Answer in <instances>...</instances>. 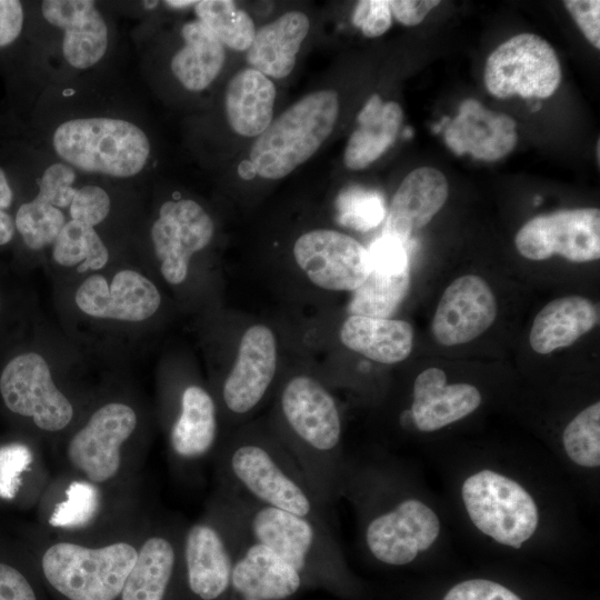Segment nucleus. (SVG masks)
<instances>
[{
  "label": "nucleus",
  "mask_w": 600,
  "mask_h": 600,
  "mask_svg": "<svg viewBox=\"0 0 600 600\" xmlns=\"http://www.w3.org/2000/svg\"><path fill=\"white\" fill-rule=\"evenodd\" d=\"M0 394L8 410L31 419L49 433L64 430L74 417L71 401L56 386L47 361L36 352L18 354L6 364Z\"/></svg>",
  "instance_id": "nucleus-11"
},
{
  "label": "nucleus",
  "mask_w": 600,
  "mask_h": 600,
  "mask_svg": "<svg viewBox=\"0 0 600 600\" xmlns=\"http://www.w3.org/2000/svg\"><path fill=\"white\" fill-rule=\"evenodd\" d=\"M481 403V393L470 383H448L444 371L431 367L413 383L409 414L422 432L437 431L471 414Z\"/></svg>",
  "instance_id": "nucleus-26"
},
{
  "label": "nucleus",
  "mask_w": 600,
  "mask_h": 600,
  "mask_svg": "<svg viewBox=\"0 0 600 600\" xmlns=\"http://www.w3.org/2000/svg\"><path fill=\"white\" fill-rule=\"evenodd\" d=\"M340 340L370 360L393 364L409 357L413 329L404 320L351 314L341 326Z\"/></svg>",
  "instance_id": "nucleus-29"
},
{
  "label": "nucleus",
  "mask_w": 600,
  "mask_h": 600,
  "mask_svg": "<svg viewBox=\"0 0 600 600\" xmlns=\"http://www.w3.org/2000/svg\"><path fill=\"white\" fill-rule=\"evenodd\" d=\"M12 201V188L4 170L0 167V246L9 243L14 236V219L7 211L11 207Z\"/></svg>",
  "instance_id": "nucleus-48"
},
{
  "label": "nucleus",
  "mask_w": 600,
  "mask_h": 600,
  "mask_svg": "<svg viewBox=\"0 0 600 600\" xmlns=\"http://www.w3.org/2000/svg\"><path fill=\"white\" fill-rule=\"evenodd\" d=\"M338 208L340 222L361 231L377 227L384 217L381 196L358 188L342 193L338 200Z\"/></svg>",
  "instance_id": "nucleus-38"
},
{
  "label": "nucleus",
  "mask_w": 600,
  "mask_h": 600,
  "mask_svg": "<svg viewBox=\"0 0 600 600\" xmlns=\"http://www.w3.org/2000/svg\"><path fill=\"white\" fill-rule=\"evenodd\" d=\"M111 200L108 192L97 184H84L77 188L69 206L72 220L90 227L101 223L109 214Z\"/></svg>",
  "instance_id": "nucleus-40"
},
{
  "label": "nucleus",
  "mask_w": 600,
  "mask_h": 600,
  "mask_svg": "<svg viewBox=\"0 0 600 600\" xmlns=\"http://www.w3.org/2000/svg\"><path fill=\"white\" fill-rule=\"evenodd\" d=\"M352 23L368 38L383 34L392 24L389 0L359 1L352 13Z\"/></svg>",
  "instance_id": "nucleus-43"
},
{
  "label": "nucleus",
  "mask_w": 600,
  "mask_h": 600,
  "mask_svg": "<svg viewBox=\"0 0 600 600\" xmlns=\"http://www.w3.org/2000/svg\"><path fill=\"white\" fill-rule=\"evenodd\" d=\"M181 37L183 44L171 59V71L187 90L202 91L214 81L223 67L224 46L199 20L184 23Z\"/></svg>",
  "instance_id": "nucleus-32"
},
{
  "label": "nucleus",
  "mask_w": 600,
  "mask_h": 600,
  "mask_svg": "<svg viewBox=\"0 0 600 600\" xmlns=\"http://www.w3.org/2000/svg\"><path fill=\"white\" fill-rule=\"evenodd\" d=\"M518 252L534 261L560 256L572 262L600 258V210L563 209L531 218L517 232Z\"/></svg>",
  "instance_id": "nucleus-13"
},
{
  "label": "nucleus",
  "mask_w": 600,
  "mask_h": 600,
  "mask_svg": "<svg viewBox=\"0 0 600 600\" xmlns=\"http://www.w3.org/2000/svg\"><path fill=\"white\" fill-rule=\"evenodd\" d=\"M598 323V304L588 298H557L537 313L529 333L530 347L539 354L551 353L573 344Z\"/></svg>",
  "instance_id": "nucleus-27"
},
{
  "label": "nucleus",
  "mask_w": 600,
  "mask_h": 600,
  "mask_svg": "<svg viewBox=\"0 0 600 600\" xmlns=\"http://www.w3.org/2000/svg\"><path fill=\"white\" fill-rule=\"evenodd\" d=\"M182 524L157 523L146 528L136 562L121 591V600H166L180 570Z\"/></svg>",
  "instance_id": "nucleus-22"
},
{
  "label": "nucleus",
  "mask_w": 600,
  "mask_h": 600,
  "mask_svg": "<svg viewBox=\"0 0 600 600\" xmlns=\"http://www.w3.org/2000/svg\"><path fill=\"white\" fill-rule=\"evenodd\" d=\"M339 113L334 90L314 91L297 101L257 137L250 163L258 176L277 180L311 158L331 134Z\"/></svg>",
  "instance_id": "nucleus-6"
},
{
  "label": "nucleus",
  "mask_w": 600,
  "mask_h": 600,
  "mask_svg": "<svg viewBox=\"0 0 600 600\" xmlns=\"http://www.w3.org/2000/svg\"><path fill=\"white\" fill-rule=\"evenodd\" d=\"M0 600H37L27 578L4 562H0Z\"/></svg>",
  "instance_id": "nucleus-46"
},
{
  "label": "nucleus",
  "mask_w": 600,
  "mask_h": 600,
  "mask_svg": "<svg viewBox=\"0 0 600 600\" xmlns=\"http://www.w3.org/2000/svg\"><path fill=\"white\" fill-rule=\"evenodd\" d=\"M101 488L76 477L52 506L48 523L57 529L73 530L90 523L101 503Z\"/></svg>",
  "instance_id": "nucleus-36"
},
{
  "label": "nucleus",
  "mask_w": 600,
  "mask_h": 600,
  "mask_svg": "<svg viewBox=\"0 0 600 600\" xmlns=\"http://www.w3.org/2000/svg\"><path fill=\"white\" fill-rule=\"evenodd\" d=\"M369 514L363 528L364 544L372 558L386 566L411 563L440 533L436 512L416 498H403Z\"/></svg>",
  "instance_id": "nucleus-12"
},
{
  "label": "nucleus",
  "mask_w": 600,
  "mask_h": 600,
  "mask_svg": "<svg viewBox=\"0 0 600 600\" xmlns=\"http://www.w3.org/2000/svg\"><path fill=\"white\" fill-rule=\"evenodd\" d=\"M461 494L472 523L498 543L519 549L538 528L533 498L499 472L486 469L471 474L462 483Z\"/></svg>",
  "instance_id": "nucleus-9"
},
{
  "label": "nucleus",
  "mask_w": 600,
  "mask_h": 600,
  "mask_svg": "<svg viewBox=\"0 0 600 600\" xmlns=\"http://www.w3.org/2000/svg\"><path fill=\"white\" fill-rule=\"evenodd\" d=\"M246 532L293 567L307 586L336 592L349 589V577L330 527L273 507L238 492L217 487Z\"/></svg>",
  "instance_id": "nucleus-3"
},
{
  "label": "nucleus",
  "mask_w": 600,
  "mask_h": 600,
  "mask_svg": "<svg viewBox=\"0 0 600 600\" xmlns=\"http://www.w3.org/2000/svg\"><path fill=\"white\" fill-rule=\"evenodd\" d=\"M194 12L223 44L232 50L246 51L250 48L256 28L251 17L231 0L197 1Z\"/></svg>",
  "instance_id": "nucleus-34"
},
{
  "label": "nucleus",
  "mask_w": 600,
  "mask_h": 600,
  "mask_svg": "<svg viewBox=\"0 0 600 600\" xmlns=\"http://www.w3.org/2000/svg\"><path fill=\"white\" fill-rule=\"evenodd\" d=\"M443 130L444 142L456 154L469 153L483 161L506 157L518 141L514 119L484 108L476 99L463 100Z\"/></svg>",
  "instance_id": "nucleus-23"
},
{
  "label": "nucleus",
  "mask_w": 600,
  "mask_h": 600,
  "mask_svg": "<svg viewBox=\"0 0 600 600\" xmlns=\"http://www.w3.org/2000/svg\"><path fill=\"white\" fill-rule=\"evenodd\" d=\"M497 314V299L488 282L477 274H463L443 291L431 331L441 346L463 344L486 332Z\"/></svg>",
  "instance_id": "nucleus-16"
},
{
  "label": "nucleus",
  "mask_w": 600,
  "mask_h": 600,
  "mask_svg": "<svg viewBox=\"0 0 600 600\" xmlns=\"http://www.w3.org/2000/svg\"><path fill=\"white\" fill-rule=\"evenodd\" d=\"M368 252L370 272L353 291L347 310L350 316L389 318L397 311L410 287L409 256L404 243L383 234Z\"/></svg>",
  "instance_id": "nucleus-19"
},
{
  "label": "nucleus",
  "mask_w": 600,
  "mask_h": 600,
  "mask_svg": "<svg viewBox=\"0 0 600 600\" xmlns=\"http://www.w3.org/2000/svg\"><path fill=\"white\" fill-rule=\"evenodd\" d=\"M197 1H179V0H173V1H164V3L168 6V7H171V8H186V7H191V6H194Z\"/></svg>",
  "instance_id": "nucleus-49"
},
{
  "label": "nucleus",
  "mask_w": 600,
  "mask_h": 600,
  "mask_svg": "<svg viewBox=\"0 0 600 600\" xmlns=\"http://www.w3.org/2000/svg\"><path fill=\"white\" fill-rule=\"evenodd\" d=\"M213 232L212 219L191 199L169 200L160 207L151 240L166 281L179 284L186 280L192 254L209 244Z\"/></svg>",
  "instance_id": "nucleus-15"
},
{
  "label": "nucleus",
  "mask_w": 600,
  "mask_h": 600,
  "mask_svg": "<svg viewBox=\"0 0 600 600\" xmlns=\"http://www.w3.org/2000/svg\"><path fill=\"white\" fill-rule=\"evenodd\" d=\"M32 462L31 450L22 443L0 447V498L12 499L21 486V476Z\"/></svg>",
  "instance_id": "nucleus-41"
},
{
  "label": "nucleus",
  "mask_w": 600,
  "mask_h": 600,
  "mask_svg": "<svg viewBox=\"0 0 600 600\" xmlns=\"http://www.w3.org/2000/svg\"><path fill=\"white\" fill-rule=\"evenodd\" d=\"M276 87L269 77L253 68L236 73L228 83L224 108L232 130L243 137H258L271 123Z\"/></svg>",
  "instance_id": "nucleus-31"
},
{
  "label": "nucleus",
  "mask_w": 600,
  "mask_h": 600,
  "mask_svg": "<svg viewBox=\"0 0 600 600\" xmlns=\"http://www.w3.org/2000/svg\"><path fill=\"white\" fill-rule=\"evenodd\" d=\"M218 486L322 526L329 507L277 436L244 432L217 450Z\"/></svg>",
  "instance_id": "nucleus-1"
},
{
  "label": "nucleus",
  "mask_w": 600,
  "mask_h": 600,
  "mask_svg": "<svg viewBox=\"0 0 600 600\" xmlns=\"http://www.w3.org/2000/svg\"><path fill=\"white\" fill-rule=\"evenodd\" d=\"M24 11L19 0H0V49L12 44L21 34Z\"/></svg>",
  "instance_id": "nucleus-45"
},
{
  "label": "nucleus",
  "mask_w": 600,
  "mask_h": 600,
  "mask_svg": "<svg viewBox=\"0 0 600 600\" xmlns=\"http://www.w3.org/2000/svg\"><path fill=\"white\" fill-rule=\"evenodd\" d=\"M440 1L438 0H392L389 1L391 14L404 26L419 24L427 14L436 7Z\"/></svg>",
  "instance_id": "nucleus-47"
},
{
  "label": "nucleus",
  "mask_w": 600,
  "mask_h": 600,
  "mask_svg": "<svg viewBox=\"0 0 600 600\" xmlns=\"http://www.w3.org/2000/svg\"><path fill=\"white\" fill-rule=\"evenodd\" d=\"M74 300L88 316L139 322L154 314L161 296L157 287L134 270L116 273L111 286L100 274L89 276L78 288Z\"/></svg>",
  "instance_id": "nucleus-20"
},
{
  "label": "nucleus",
  "mask_w": 600,
  "mask_h": 600,
  "mask_svg": "<svg viewBox=\"0 0 600 600\" xmlns=\"http://www.w3.org/2000/svg\"><path fill=\"white\" fill-rule=\"evenodd\" d=\"M293 257L308 279L326 290L354 291L370 272L368 250L352 237L330 229L301 234Z\"/></svg>",
  "instance_id": "nucleus-14"
},
{
  "label": "nucleus",
  "mask_w": 600,
  "mask_h": 600,
  "mask_svg": "<svg viewBox=\"0 0 600 600\" xmlns=\"http://www.w3.org/2000/svg\"><path fill=\"white\" fill-rule=\"evenodd\" d=\"M137 428L138 414L130 404L111 401L100 406L67 441L69 469L101 489L120 482L131 466L126 447Z\"/></svg>",
  "instance_id": "nucleus-8"
},
{
  "label": "nucleus",
  "mask_w": 600,
  "mask_h": 600,
  "mask_svg": "<svg viewBox=\"0 0 600 600\" xmlns=\"http://www.w3.org/2000/svg\"><path fill=\"white\" fill-rule=\"evenodd\" d=\"M563 4L586 39L597 49L600 48V1L566 0Z\"/></svg>",
  "instance_id": "nucleus-44"
},
{
  "label": "nucleus",
  "mask_w": 600,
  "mask_h": 600,
  "mask_svg": "<svg viewBox=\"0 0 600 600\" xmlns=\"http://www.w3.org/2000/svg\"><path fill=\"white\" fill-rule=\"evenodd\" d=\"M277 369L274 334L263 324L250 327L242 336L238 357L221 388V401L231 416L254 410L268 392Z\"/></svg>",
  "instance_id": "nucleus-18"
},
{
  "label": "nucleus",
  "mask_w": 600,
  "mask_h": 600,
  "mask_svg": "<svg viewBox=\"0 0 600 600\" xmlns=\"http://www.w3.org/2000/svg\"><path fill=\"white\" fill-rule=\"evenodd\" d=\"M283 431L277 436L329 507L340 496L344 461L341 457L342 421L332 394L318 380L290 378L279 397Z\"/></svg>",
  "instance_id": "nucleus-2"
},
{
  "label": "nucleus",
  "mask_w": 600,
  "mask_h": 600,
  "mask_svg": "<svg viewBox=\"0 0 600 600\" xmlns=\"http://www.w3.org/2000/svg\"><path fill=\"white\" fill-rule=\"evenodd\" d=\"M52 257L62 267L78 264V272H86L102 269L109 251L93 227L70 219L53 242Z\"/></svg>",
  "instance_id": "nucleus-33"
},
{
  "label": "nucleus",
  "mask_w": 600,
  "mask_h": 600,
  "mask_svg": "<svg viewBox=\"0 0 600 600\" xmlns=\"http://www.w3.org/2000/svg\"><path fill=\"white\" fill-rule=\"evenodd\" d=\"M562 443L569 459L583 468L600 464V402L581 410L564 428Z\"/></svg>",
  "instance_id": "nucleus-37"
},
{
  "label": "nucleus",
  "mask_w": 600,
  "mask_h": 600,
  "mask_svg": "<svg viewBox=\"0 0 600 600\" xmlns=\"http://www.w3.org/2000/svg\"><path fill=\"white\" fill-rule=\"evenodd\" d=\"M561 81V68L553 48L543 38L524 32L498 48L487 59L484 84L499 99L551 97Z\"/></svg>",
  "instance_id": "nucleus-10"
},
{
  "label": "nucleus",
  "mask_w": 600,
  "mask_h": 600,
  "mask_svg": "<svg viewBox=\"0 0 600 600\" xmlns=\"http://www.w3.org/2000/svg\"><path fill=\"white\" fill-rule=\"evenodd\" d=\"M44 20L61 32L64 61L77 70L97 66L107 54L110 30L97 3L91 0H44Z\"/></svg>",
  "instance_id": "nucleus-21"
},
{
  "label": "nucleus",
  "mask_w": 600,
  "mask_h": 600,
  "mask_svg": "<svg viewBox=\"0 0 600 600\" xmlns=\"http://www.w3.org/2000/svg\"><path fill=\"white\" fill-rule=\"evenodd\" d=\"M142 532L92 543L67 538L48 542L40 559L42 573L68 600H116L136 562Z\"/></svg>",
  "instance_id": "nucleus-4"
},
{
  "label": "nucleus",
  "mask_w": 600,
  "mask_h": 600,
  "mask_svg": "<svg viewBox=\"0 0 600 600\" xmlns=\"http://www.w3.org/2000/svg\"><path fill=\"white\" fill-rule=\"evenodd\" d=\"M66 222L62 210L38 194L23 202L14 217L16 230L32 250L53 244Z\"/></svg>",
  "instance_id": "nucleus-35"
},
{
  "label": "nucleus",
  "mask_w": 600,
  "mask_h": 600,
  "mask_svg": "<svg viewBox=\"0 0 600 600\" xmlns=\"http://www.w3.org/2000/svg\"><path fill=\"white\" fill-rule=\"evenodd\" d=\"M442 600H523L507 586L483 578L467 579L452 586Z\"/></svg>",
  "instance_id": "nucleus-42"
},
{
  "label": "nucleus",
  "mask_w": 600,
  "mask_h": 600,
  "mask_svg": "<svg viewBox=\"0 0 600 600\" xmlns=\"http://www.w3.org/2000/svg\"><path fill=\"white\" fill-rule=\"evenodd\" d=\"M241 526L216 491L202 516L183 527L180 570L198 600H227Z\"/></svg>",
  "instance_id": "nucleus-7"
},
{
  "label": "nucleus",
  "mask_w": 600,
  "mask_h": 600,
  "mask_svg": "<svg viewBox=\"0 0 600 600\" xmlns=\"http://www.w3.org/2000/svg\"><path fill=\"white\" fill-rule=\"evenodd\" d=\"M306 586L293 567L241 526L227 600H291Z\"/></svg>",
  "instance_id": "nucleus-17"
},
{
  "label": "nucleus",
  "mask_w": 600,
  "mask_h": 600,
  "mask_svg": "<svg viewBox=\"0 0 600 600\" xmlns=\"http://www.w3.org/2000/svg\"><path fill=\"white\" fill-rule=\"evenodd\" d=\"M402 119L403 111L398 102H383L379 94H372L360 110L359 126L347 142L344 166L361 170L379 159L396 141Z\"/></svg>",
  "instance_id": "nucleus-30"
},
{
  "label": "nucleus",
  "mask_w": 600,
  "mask_h": 600,
  "mask_svg": "<svg viewBox=\"0 0 600 600\" xmlns=\"http://www.w3.org/2000/svg\"><path fill=\"white\" fill-rule=\"evenodd\" d=\"M448 193V180L440 170L432 167L412 170L392 197L383 236L406 243L440 211Z\"/></svg>",
  "instance_id": "nucleus-25"
},
{
  "label": "nucleus",
  "mask_w": 600,
  "mask_h": 600,
  "mask_svg": "<svg viewBox=\"0 0 600 600\" xmlns=\"http://www.w3.org/2000/svg\"><path fill=\"white\" fill-rule=\"evenodd\" d=\"M76 181L77 170L59 160L43 170L37 194L59 209L67 208L76 194Z\"/></svg>",
  "instance_id": "nucleus-39"
},
{
  "label": "nucleus",
  "mask_w": 600,
  "mask_h": 600,
  "mask_svg": "<svg viewBox=\"0 0 600 600\" xmlns=\"http://www.w3.org/2000/svg\"><path fill=\"white\" fill-rule=\"evenodd\" d=\"M51 147L77 171L118 179L141 173L151 153L149 138L138 124L107 116L62 121L52 131Z\"/></svg>",
  "instance_id": "nucleus-5"
},
{
  "label": "nucleus",
  "mask_w": 600,
  "mask_h": 600,
  "mask_svg": "<svg viewBox=\"0 0 600 600\" xmlns=\"http://www.w3.org/2000/svg\"><path fill=\"white\" fill-rule=\"evenodd\" d=\"M218 433L213 397L200 386H187L169 429V448L174 464L182 471L199 467L216 451Z\"/></svg>",
  "instance_id": "nucleus-24"
},
{
  "label": "nucleus",
  "mask_w": 600,
  "mask_h": 600,
  "mask_svg": "<svg viewBox=\"0 0 600 600\" xmlns=\"http://www.w3.org/2000/svg\"><path fill=\"white\" fill-rule=\"evenodd\" d=\"M310 29L308 17L289 11L256 31L247 50V60L253 69L272 78H284L294 68L301 43Z\"/></svg>",
  "instance_id": "nucleus-28"
}]
</instances>
